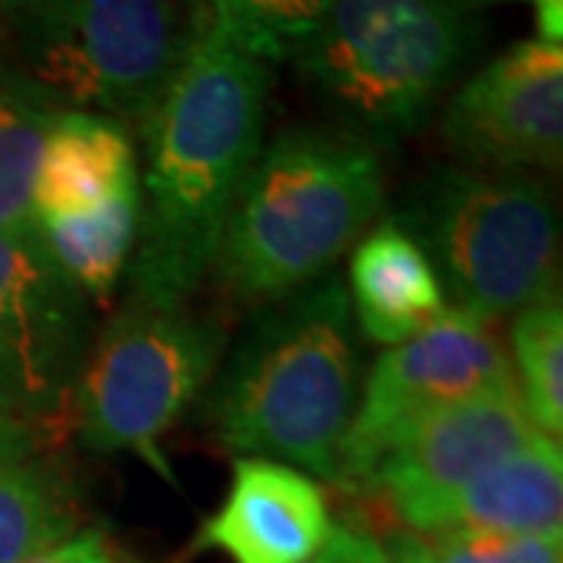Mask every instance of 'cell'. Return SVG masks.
<instances>
[{"label":"cell","mask_w":563,"mask_h":563,"mask_svg":"<svg viewBox=\"0 0 563 563\" xmlns=\"http://www.w3.org/2000/svg\"><path fill=\"white\" fill-rule=\"evenodd\" d=\"M269 66L210 29L147 125L132 303L185 307L213 273L235 198L263 147Z\"/></svg>","instance_id":"cell-1"},{"label":"cell","mask_w":563,"mask_h":563,"mask_svg":"<svg viewBox=\"0 0 563 563\" xmlns=\"http://www.w3.org/2000/svg\"><path fill=\"white\" fill-rule=\"evenodd\" d=\"M361 401V347L342 282L269 303L213 376L203 417L217 442L335 483Z\"/></svg>","instance_id":"cell-2"},{"label":"cell","mask_w":563,"mask_h":563,"mask_svg":"<svg viewBox=\"0 0 563 563\" xmlns=\"http://www.w3.org/2000/svg\"><path fill=\"white\" fill-rule=\"evenodd\" d=\"M383 201V161L366 135L282 132L244 179L210 276L239 303L298 295L347 254Z\"/></svg>","instance_id":"cell-3"},{"label":"cell","mask_w":563,"mask_h":563,"mask_svg":"<svg viewBox=\"0 0 563 563\" xmlns=\"http://www.w3.org/2000/svg\"><path fill=\"white\" fill-rule=\"evenodd\" d=\"M401 225L466 317L498 322L558 291V207L526 173L442 166L420 181Z\"/></svg>","instance_id":"cell-4"},{"label":"cell","mask_w":563,"mask_h":563,"mask_svg":"<svg viewBox=\"0 0 563 563\" xmlns=\"http://www.w3.org/2000/svg\"><path fill=\"white\" fill-rule=\"evenodd\" d=\"M210 29L207 0H29L22 54L51 101L147 122Z\"/></svg>","instance_id":"cell-5"},{"label":"cell","mask_w":563,"mask_h":563,"mask_svg":"<svg viewBox=\"0 0 563 563\" xmlns=\"http://www.w3.org/2000/svg\"><path fill=\"white\" fill-rule=\"evenodd\" d=\"M470 44V0H332L295 60L347 120L398 135L429 117Z\"/></svg>","instance_id":"cell-6"},{"label":"cell","mask_w":563,"mask_h":563,"mask_svg":"<svg viewBox=\"0 0 563 563\" xmlns=\"http://www.w3.org/2000/svg\"><path fill=\"white\" fill-rule=\"evenodd\" d=\"M225 354L220 320L185 307H125L81 366L73 429L98 454H135L166 479L161 439L213 383Z\"/></svg>","instance_id":"cell-7"},{"label":"cell","mask_w":563,"mask_h":563,"mask_svg":"<svg viewBox=\"0 0 563 563\" xmlns=\"http://www.w3.org/2000/svg\"><path fill=\"white\" fill-rule=\"evenodd\" d=\"M91 342V301L51 261L35 225L0 229V407L38 439L69 432Z\"/></svg>","instance_id":"cell-8"},{"label":"cell","mask_w":563,"mask_h":563,"mask_svg":"<svg viewBox=\"0 0 563 563\" xmlns=\"http://www.w3.org/2000/svg\"><path fill=\"white\" fill-rule=\"evenodd\" d=\"M507 385H514V369L495 322L448 310L442 320L391 344L376 361L344 435L335 483L347 492H366L385 454L417 422Z\"/></svg>","instance_id":"cell-9"},{"label":"cell","mask_w":563,"mask_h":563,"mask_svg":"<svg viewBox=\"0 0 563 563\" xmlns=\"http://www.w3.org/2000/svg\"><path fill=\"white\" fill-rule=\"evenodd\" d=\"M448 151L483 173H551L563 154V51L520 41L451 98L442 117Z\"/></svg>","instance_id":"cell-10"},{"label":"cell","mask_w":563,"mask_h":563,"mask_svg":"<svg viewBox=\"0 0 563 563\" xmlns=\"http://www.w3.org/2000/svg\"><path fill=\"white\" fill-rule=\"evenodd\" d=\"M542 432L517 385L479 391L417 422L376 466L366 492H379L413 532L429 536L463 485Z\"/></svg>","instance_id":"cell-11"},{"label":"cell","mask_w":563,"mask_h":563,"mask_svg":"<svg viewBox=\"0 0 563 563\" xmlns=\"http://www.w3.org/2000/svg\"><path fill=\"white\" fill-rule=\"evenodd\" d=\"M332 536L322 485L298 466L239 457L220 510L203 520L195 551L232 563H307Z\"/></svg>","instance_id":"cell-12"},{"label":"cell","mask_w":563,"mask_h":563,"mask_svg":"<svg viewBox=\"0 0 563 563\" xmlns=\"http://www.w3.org/2000/svg\"><path fill=\"white\" fill-rule=\"evenodd\" d=\"M344 291L363 335L388 347L420 335L451 310L429 257L395 220L376 225L354 247Z\"/></svg>","instance_id":"cell-13"},{"label":"cell","mask_w":563,"mask_h":563,"mask_svg":"<svg viewBox=\"0 0 563 563\" xmlns=\"http://www.w3.org/2000/svg\"><path fill=\"white\" fill-rule=\"evenodd\" d=\"M139 188L135 147L122 122L66 110L57 113L41 151L32 220L88 213Z\"/></svg>","instance_id":"cell-14"},{"label":"cell","mask_w":563,"mask_h":563,"mask_svg":"<svg viewBox=\"0 0 563 563\" xmlns=\"http://www.w3.org/2000/svg\"><path fill=\"white\" fill-rule=\"evenodd\" d=\"M563 536V454L558 439L539 435L483 470L444 504L439 532Z\"/></svg>","instance_id":"cell-15"},{"label":"cell","mask_w":563,"mask_h":563,"mask_svg":"<svg viewBox=\"0 0 563 563\" xmlns=\"http://www.w3.org/2000/svg\"><path fill=\"white\" fill-rule=\"evenodd\" d=\"M141 188L76 217L32 220L44 251L88 301H110L139 244Z\"/></svg>","instance_id":"cell-16"},{"label":"cell","mask_w":563,"mask_h":563,"mask_svg":"<svg viewBox=\"0 0 563 563\" xmlns=\"http://www.w3.org/2000/svg\"><path fill=\"white\" fill-rule=\"evenodd\" d=\"M79 504L60 476L35 461L0 466V563H25L76 536Z\"/></svg>","instance_id":"cell-17"},{"label":"cell","mask_w":563,"mask_h":563,"mask_svg":"<svg viewBox=\"0 0 563 563\" xmlns=\"http://www.w3.org/2000/svg\"><path fill=\"white\" fill-rule=\"evenodd\" d=\"M514 385L536 429L561 442L563 432V307L558 298L523 307L510 325Z\"/></svg>","instance_id":"cell-18"},{"label":"cell","mask_w":563,"mask_h":563,"mask_svg":"<svg viewBox=\"0 0 563 563\" xmlns=\"http://www.w3.org/2000/svg\"><path fill=\"white\" fill-rule=\"evenodd\" d=\"M54 101L32 81H0V229L32 222V188Z\"/></svg>","instance_id":"cell-19"},{"label":"cell","mask_w":563,"mask_h":563,"mask_svg":"<svg viewBox=\"0 0 563 563\" xmlns=\"http://www.w3.org/2000/svg\"><path fill=\"white\" fill-rule=\"evenodd\" d=\"M332 0H207L213 32L261 63L301 54Z\"/></svg>","instance_id":"cell-20"},{"label":"cell","mask_w":563,"mask_h":563,"mask_svg":"<svg viewBox=\"0 0 563 563\" xmlns=\"http://www.w3.org/2000/svg\"><path fill=\"white\" fill-rule=\"evenodd\" d=\"M429 563H563V536H501V532H439L429 536Z\"/></svg>","instance_id":"cell-21"},{"label":"cell","mask_w":563,"mask_h":563,"mask_svg":"<svg viewBox=\"0 0 563 563\" xmlns=\"http://www.w3.org/2000/svg\"><path fill=\"white\" fill-rule=\"evenodd\" d=\"M25 563H141L132 554H125L101 529H88L79 536H69L66 542L47 548L44 554Z\"/></svg>","instance_id":"cell-22"},{"label":"cell","mask_w":563,"mask_h":563,"mask_svg":"<svg viewBox=\"0 0 563 563\" xmlns=\"http://www.w3.org/2000/svg\"><path fill=\"white\" fill-rule=\"evenodd\" d=\"M307 563H388V558H385L383 544L369 539L361 529L332 526V536L317 551V558Z\"/></svg>","instance_id":"cell-23"},{"label":"cell","mask_w":563,"mask_h":563,"mask_svg":"<svg viewBox=\"0 0 563 563\" xmlns=\"http://www.w3.org/2000/svg\"><path fill=\"white\" fill-rule=\"evenodd\" d=\"M35 444H38V435L25 422L16 420L10 410L0 407V466L25 461L35 451Z\"/></svg>","instance_id":"cell-24"},{"label":"cell","mask_w":563,"mask_h":563,"mask_svg":"<svg viewBox=\"0 0 563 563\" xmlns=\"http://www.w3.org/2000/svg\"><path fill=\"white\" fill-rule=\"evenodd\" d=\"M536 25H539V38L536 41L561 44L563 0H536Z\"/></svg>","instance_id":"cell-25"},{"label":"cell","mask_w":563,"mask_h":563,"mask_svg":"<svg viewBox=\"0 0 563 563\" xmlns=\"http://www.w3.org/2000/svg\"><path fill=\"white\" fill-rule=\"evenodd\" d=\"M388 563H429V554H426V544L417 536H401L395 542L388 544L385 551Z\"/></svg>","instance_id":"cell-26"}]
</instances>
